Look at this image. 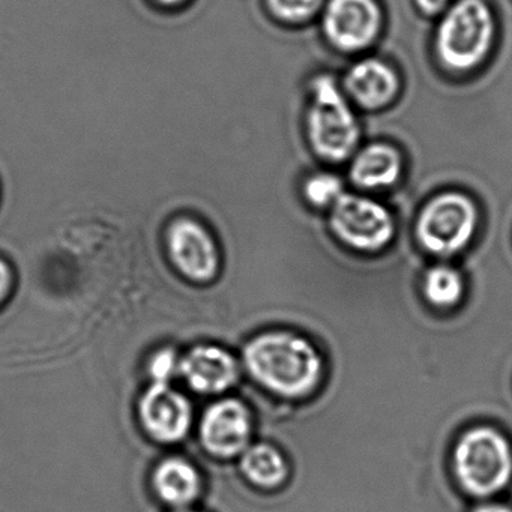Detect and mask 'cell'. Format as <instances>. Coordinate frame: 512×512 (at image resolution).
Returning <instances> with one entry per match:
<instances>
[{
    "mask_svg": "<svg viewBox=\"0 0 512 512\" xmlns=\"http://www.w3.org/2000/svg\"><path fill=\"white\" fill-rule=\"evenodd\" d=\"M244 361L251 376L284 397H304L322 376V359L304 338L266 334L245 347Z\"/></svg>",
    "mask_w": 512,
    "mask_h": 512,
    "instance_id": "1",
    "label": "cell"
},
{
    "mask_svg": "<svg viewBox=\"0 0 512 512\" xmlns=\"http://www.w3.org/2000/svg\"><path fill=\"white\" fill-rule=\"evenodd\" d=\"M493 38V14L485 0H458L437 28V55L449 70L469 71L484 61Z\"/></svg>",
    "mask_w": 512,
    "mask_h": 512,
    "instance_id": "2",
    "label": "cell"
},
{
    "mask_svg": "<svg viewBox=\"0 0 512 512\" xmlns=\"http://www.w3.org/2000/svg\"><path fill=\"white\" fill-rule=\"evenodd\" d=\"M307 124L311 146L319 157L344 161L355 152L361 130L355 113L332 77L314 79Z\"/></svg>",
    "mask_w": 512,
    "mask_h": 512,
    "instance_id": "3",
    "label": "cell"
},
{
    "mask_svg": "<svg viewBox=\"0 0 512 512\" xmlns=\"http://www.w3.org/2000/svg\"><path fill=\"white\" fill-rule=\"evenodd\" d=\"M455 473L473 496L502 490L512 475V452L505 437L491 428L464 434L455 448Z\"/></svg>",
    "mask_w": 512,
    "mask_h": 512,
    "instance_id": "4",
    "label": "cell"
},
{
    "mask_svg": "<svg viewBox=\"0 0 512 512\" xmlns=\"http://www.w3.org/2000/svg\"><path fill=\"white\" fill-rule=\"evenodd\" d=\"M478 223V212L469 197L445 193L434 197L418 221V236L428 251L449 256L463 250Z\"/></svg>",
    "mask_w": 512,
    "mask_h": 512,
    "instance_id": "5",
    "label": "cell"
},
{
    "mask_svg": "<svg viewBox=\"0 0 512 512\" xmlns=\"http://www.w3.org/2000/svg\"><path fill=\"white\" fill-rule=\"evenodd\" d=\"M136 415L143 434L160 446L184 442L193 428V404L173 383L149 382L137 400Z\"/></svg>",
    "mask_w": 512,
    "mask_h": 512,
    "instance_id": "6",
    "label": "cell"
},
{
    "mask_svg": "<svg viewBox=\"0 0 512 512\" xmlns=\"http://www.w3.org/2000/svg\"><path fill=\"white\" fill-rule=\"evenodd\" d=\"M331 226L350 247L377 251L394 235V220L388 209L367 197L346 194L332 206Z\"/></svg>",
    "mask_w": 512,
    "mask_h": 512,
    "instance_id": "7",
    "label": "cell"
},
{
    "mask_svg": "<svg viewBox=\"0 0 512 512\" xmlns=\"http://www.w3.org/2000/svg\"><path fill=\"white\" fill-rule=\"evenodd\" d=\"M166 254L181 277L193 283L214 280L220 268L217 245L211 233L191 218H179L166 230Z\"/></svg>",
    "mask_w": 512,
    "mask_h": 512,
    "instance_id": "8",
    "label": "cell"
},
{
    "mask_svg": "<svg viewBox=\"0 0 512 512\" xmlns=\"http://www.w3.org/2000/svg\"><path fill=\"white\" fill-rule=\"evenodd\" d=\"M382 13L376 0H329L323 32L329 43L344 52H358L376 40Z\"/></svg>",
    "mask_w": 512,
    "mask_h": 512,
    "instance_id": "9",
    "label": "cell"
},
{
    "mask_svg": "<svg viewBox=\"0 0 512 512\" xmlns=\"http://www.w3.org/2000/svg\"><path fill=\"white\" fill-rule=\"evenodd\" d=\"M251 415L241 401L223 398L205 410L199 424L203 449L217 458H232L250 443Z\"/></svg>",
    "mask_w": 512,
    "mask_h": 512,
    "instance_id": "10",
    "label": "cell"
},
{
    "mask_svg": "<svg viewBox=\"0 0 512 512\" xmlns=\"http://www.w3.org/2000/svg\"><path fill=\"white\" fill-rule=\"evenodd\" d=\"M239 367L232 353L214 344H197L182 353L179 377L190 391L220 395L238 380Z\"/></svg>",
    "mask_w": 512,
    "mask_h": 512,
    "instance_id": "11",
    "label": "cell"
},
{
    "mask_svg": "<svg viewBox=\"0 0 512 512\" xmlns=\"http://www.w3.org/2000/svg\"><path fill=\"white\" fill-rule=\"evenodd\" d=\"M151 488L170 509L191 508L202 494V475L188 458L166 455L152 469Z\"/></svg>",
    "mask_w": 512,
    "mask_h": 512,
    "instance_id": "12",
    "label": "cell"
},
{
    "mask_svg": "<svg viewBox=\"0 0 512 512\" xmlns=\"http://www.w3.org/2000/svg\"><path fill=\"white\" fill-rule=\"evenodd\" d=\"M346 91L359 106L368 110L388 106L398 91V77L379 59L356 62L346 74Z\"/></svg>",
    "mask_w": 512,
    "mask_h": 512,
    "instance_id": "13",
    "label": "cell"
},
{
    "mask_svg": "<svg viewBox=\"0 0 512 512\" xmlns=\"http://www.w3.org/2000/svg\"><path fill=\"white\" fill-rule=\"evenodd\" d=\"M400 154L385 143L365 146L353 157L350 178L365 190H379L394 185L400 178Z\"/></svg>",
    "mask_w": 512,
    "mask_h": 512,
    "instance_id": "14",
    "label": "cell"
},
{
    "mask_svg": "<svg viewBox=\"0 0 512 512\" xmlns=\"http://www.w3.org/2000/svg\"><path fill=\"white\" fill-rule=\"evenodd\" d=\"M241 466L245 476L260 487H277L289 472L283 455L265 443L245 449Z\"/></svg>",
    "mask_w": 512,
    "mask_h": 512,
    "instance_id": "15",
    "label": "cell"
},
{
    "mask_svg": "<svg viewBox=\"0 0 512 512\" xmlns=\"http://www.w3.org/2000/svg\"><path fill=\"white\" fill-rule=\"evenodd\" d=\"M424 292L428 301L437 307L457 304L463 293L460 274L446 266H437L428 272L424 281Z\"/></svg>",
    "mask_w": 512,
    "mask_h": 512,
    "instance_id": "16",
    "label": "cell"
},
{
    "mask_svg": "<svg viewBox=\"0 0 512 512\" xmlns=\"http://www.w3.org/2000/svg\"><path fill=\"white\" fill-rule=\"evenodd\" d=\"M304 193L314 206H334L344 194L343 182L331 173H317L305 182Z\"/></svg>",
    "mask_w": 512,
    "mask_h": 512,
    "instance_id": "17",
    "label": "cell"
},
{
    "mask_svg": "<svg viewBox=\"0 0 512 512\" xmlns=\"http://www.w3.org/2000/svg\"><path fill=\"white\" fill-rule=\"evenodd\" d=\"M181 355L172 347H161L148 359L149 382L173 383L179 377Z\"/></svg>",
    "mask_w": 512,
    "mask_h": 512,
    "instance_id": "18",
    "label": "cell"
},
{
    "mask_svg": "<svg viewBox=\"0 0 512 512\" xmlns=\"http://www.w3.org/2000/svg\"><path fill=\"white\" fill-rule=\"evenodd\" d=\"M322 0H268L275 17L289 23H301L319 10Z\"/></svg>",
    "mask_w": 512,
    "mask_h": 512,
    "instance_id": "19",
    "label": "cell"
},
{
    "mask_svg": "<svg viewBox=\"0 0 512 512\" xmlns=\"http://www.w3.org/2000/svg\"><path fill=\"white\" fill-rule=\"evenodd\" d=\"M16 287V272L5 257L0 256V308L7 304Z\"/></svg>",
    "mask_w": 512,
    "mask_h": 512,
    "instance_id": "20",
    "label": "cell"
},
{
    "mask_svg": "<svg viewBox=\"0 0 512 512\" xmlns=\"http://www.w3.org/2000/svg\"><path fill=\"white\" fill-rule=\"evenodd\" d=\"M449 0H416L419 10L425 14H437L445 10Z\"/></svg>",
    "mask_w": 512,
    "mask_h": 512,
    "instance_id": "21",
    "label": "cell"
},
{
    "mask_svg": "<svg viewBox=\"0 0 512 512\" xmlns=\"http://www.w3.org/2000/svg\"><path fill=\"white\" fill-rule=\"evenodd\" d=\"M475 512H512V509L508 508V506L497 505V503H493V505L479 506Z\"/></svg>",
    "mask_w": 512,
    "mask_h": 512,
    "instance_id": "22",
    "label": "cell"
},
{
    "mask_svg": "<svg viewBox=\"0 0 512 512\" xmlns=\"http://www.w3.org/2000/svg\"><path fill=\"white\" fill-rule=\"evenodd\" d=\"M170 512H200V511H196V509H191V508H182V509H172V511Z\"/></svg>",
    "mask_w": 512,
    "mask_h": 512,
    "instance_id": "23",
    "label": "cell"
},
{
    "mask_svg": "<svg viewBox=\"0 0 512 512\" xmlns=\"http://www.w3.org/2000/svg\"><path fill=\"white\" fill-rule=\"evenodd\" d=\"M160 2H163V4L167 5H175L179 4V2H182V0H160Z\"/></svg>",
    "mask_w": 512,
    "mask_h": 512,
    "instance_id": "24",
    "label": "cell"
}]
</instances>
